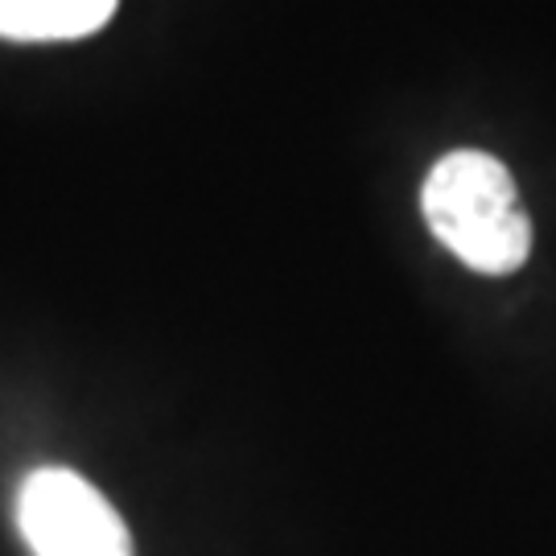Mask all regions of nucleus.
<instances>
[{"label":"nucleus","instance_id":"1","mask_svg":"<svg viewBox=\"0 0 556 556\" xmlns=\"http://www.w3.org/2000/svg\"><path fill=\"white\" fill-rule=\"evenodd\" d=\"M420 211L429 231L482 277H507L532 252V223L519 206L516 178L491 153H445L425 178Z\"/></svg>","mask_w":556,"mask_h":556},{"label":"nucleus","instance_id":"2","mask_svg":"<svg viewBox=\"0 0 556 556\" xmlns=\"http://www.w3.org/2000/svg\"><path fill=\"white\" fill-rule=\"evenodd\" d=\"M17 528L34 556H132L119 511L75 470L46 466L21 482Z\"/></svg>","mask_w":556,"mask_h":556},{"label":"nucleus","instance_id":"3","mask_svg":"<svg viewBox=\"0 0 556 556\" xmlns=\"http://www.w3.org/2000/svg\"><path fill=\"white\" fill-rule=\"evenodd\" d=\"M119 0H0V38L71 41L96 34Z\"/></svg>","mask_w":556,"mask_h":556}]
</instances>
